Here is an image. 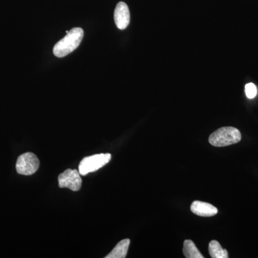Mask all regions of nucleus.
Here are the masks:
<instances>
[{
    "mask_svg": "<svg viewBox=\"0 0 258 258\" xmlns=\"http://www.w3.org/2000/svg\"><path fill=\"white\" fill-rule=\"evenodd\" d=\"M84 32L82 28H76L68 32L60 41L55 44L53 48L54 55L57 57H63L76 50L82 41Z\"/></svg>",
    "mask_w": 258,
    "mask_h": 258,
    "instance_id": "obj_1",
    "label": "nucleus"
},
{
    "mask_svg": "<svg viewBox=\"0 0 258 258\" xmlns=\"http://www.w3.org/2000/svg\"><path fill=\"white\" fill-rule=\"evenodd\" d=\"M242 135L238 129L234 127H222L210 136L209 142L213 147H224L239 143Z\"/></svg>",
    "mask_w": 258,
    "mask_h": 258,
    "instance_id": "obj_2",
    "label": "nucleus"
},
{
    "mask_svg": "<svg viewBox=\"0 0 258 258\" xmlns=\"http://www.w3.org/2000/svg\"><path fill=\"white\" fill-rule=\"evenodd\" d=\"M111 159L110 154H100L96 155L85 157L79 166L80 174L83 176L98 171L105 165H106Z\"/></svg>",
    "mask_w": 258,
    "mask_h": 258,
    "instance_id": "obj_3",
    "label": "nucleus"
},
{
    "mask_svg": "<svg viewBox=\"0 0 258 258\" xmlns=\"http://www.w3.org/2000/svg\"><path fill=\"white\" fill-rule=\"evenodd\" d=\"M40 167V161L35 154L27 152L18 157L16 170L22 175L30 176L35 174Z\"/></svg>",
    "mask_w": 258,
    "mask_h": 258,
    "instance_id": "obj_4",
    "label": "nucleus"
},
{
    "mask_svg": "<svg viewBox=\"0 0 258 258\" xmlns=\"http://www.w3.org/2000/svg\"><path fill=\"white\" fill-rule=\"evenodd\" d=\"M58 184L60 188H69L72 191H79L82 186V179L79 171L76 169H66L59 175Z\"/></svg>",
    "mask_w": 258,
    "mask_h": 258,
    "instance_id": "obj_5",
    "label": "nucleus"
},
{
    "mask_svg": "<svg viewBox=\"0 0 258 258\" xmlns=\"http://www.w3.org/2000/svg\"><path fill=\"white\" fill-rule=\"evenodd\" d=\"M114 20L117 28L121 30H125L130 23V11L128 5L123 2H120L116 5Z\"/></svg>",
    "mask_w": 258,
    "mask_h": 258,
    "instance_id": "obj_6",
    "label": "nucleus"
},
{
    "mask_svg": "<svg viewBox=\"0 0 258 258\" xmlns=\"http://www.w3.org/2000/svg\"><path fill=\"white\" fill-rule=\"evenodd\" d=\"M191 211L200 217H212L218 213V210L211 204L200 201L193 202Z\"/></svg>",
    "mask_w": 258,
    "mask_h": 258,
    "instance_id": "obj_7",
    "label": "nucleus"
},
{
    "mask_svg": "<svg viewBox=\"0 0 258 258\" xmlns=\"http://www.w3.org/2000/svg\"><path fill=\"white\" fill-rule=\"evenodd\" d=\"M130 244L129 239H124L116 244V246L112 249L111 252L106 255V258H125Z\"/></svg>",
    "mask_w": 258,
    "mask_h": 258,
    "instance_id": "obj_8",
    "label": "nucleus"
},
{
    "mask_svg": "<svg viewBox=\"0 0 258 258\" xmlns=\"http://www.w3.org/2000/svg\"><path fill=\"white\" fill-rule=\"evenodd\" d=\"M183 253L186 258H203L204 256L200 252L192 241L186 240L183 247Z\"/></svg>",
    "mask_w": 258,
    "mask_h": 258,
    "instance_id": "obj_9",
    "label": "nucleus"
},
{
    "mask_svg": "<svg viewBox=\"0 0 258 258\" xmlns=\"http://www.w3.org/2000/svg\"><path fill=\"white\" fill-rule=\"evenodd\" d=\"M209 252L212 258H227V249H223L216 240H212L209 244Z\"/></svg>",
    "mask_w": 258,
    "mask_h": 258,
    "instance_id": "obj_10",
    "label": "nucleus"
},
{
    "mask_svg": "<svg viewBox=\"0 0 258 258\" xmlns=\"http://www.w3.org/2000/svg\"><path fill=\"white\" fill-rule=\"evenodd\" d=\"M257 88H256L255 85L253 83H247L245 86V93L246 96L249 99H252L257 95Z\"/></svg>",
    "mask_w": 258,
    "mask_h": 258,
    "instance_id": "obj_11",
    "label": "nucleus"
}]
</instances>
